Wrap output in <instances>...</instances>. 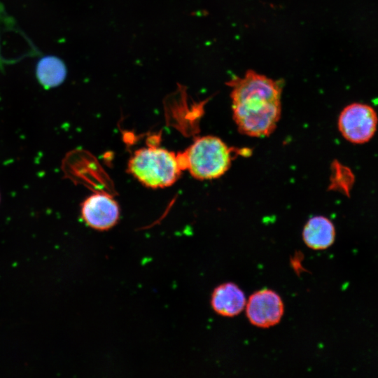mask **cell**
Masks as SVG:
<instances>
[{
    "label": "cell",
    "mask_w": 378,
    "mask_h": 378,
    "mask_svg": "<svg viewBox=\"0 0 378 378\" xmlns=\"http://www.w3.org/2000/svg\"><path fill=\"white\" fill-rule=\"evenodd\" d=\"M127 171L148 188H163L173 185L183 169L177 154L151 146L134 151L129 160Z\"/></svg>",
    "instance_id": "obj_3"
},
{
    "label": "cell",
    "mask_w": 378,
    "mask_h": 378,
    "mask_svg": "<svg viewBox=\"0 0 378 378\" xmlns=\"http://www.w3.org/2000/svg\"><path fill=\"white\" fill-rule=\"evenodd\" d=\"M35 73L39 83L48 89L57 87L64 81L66 69L59 58L48 55L38 61Z\"/></svg>",
    "instance_id": "obj_9"
},
{
    "label": "cell",
    "mask_w": 378,
    "mask_h": 378,
    "mask_svg": "<svg viewBox=\"0 0 378 378\" xmlns=\"http://www.w3.org/2000/svg\"><path fill=\"white\" fill-rule=\"evenodd\" d=\"M80 215L90 227L97 231H106L118 223L120 209L112 197L97 192L83 201L80 206Z\"/></svg>",
    "instance_id": "obj_6"
},
{
    "label": "cell",
    "mask_w": 378,
    "mask_h": 378,
    "mask_svg": "<svg viewBox=\"0 0 378 378\" xmlns=\"http://www.w3.org/2000/svg\"><path fill=\"white\" fill-rule=\"evenodd\" d=\"M226 84L231 88L232 116L239 132L253 137L270 135L281 118V83L248 70Z\"/></svg>",
    "instance_id": "obj_1"
},
{
    "label": "cell",
    "mask_w": 378,
    "mask_h": 378,
    "mask_svg": "<svg viewBox=\"0 0 378 378\" xmlns=\"http://www.w3.org/2000/svg\"><path fill=\"white\" fill-rule=\"evenodd\" d=\"M281 297L274 290L262 289L251 294L246 304L249 322L259 328H269L279 323L284 315Z\"/></svg>",
    "instance_id": "obj_5"
},
{
    "label": "cell",
    "mask_w": 378,
    "mask_h": 378,
    "mask_svg": "<svg viewBox=\"0 0 378 378\" xmlns=\"http://www.w3.org/2000/svg\"><path fill=\"white\" fill-rule=\"evenodd\" d=\"M210 302L213 310L217 314L232 317L243 311L246 307V299L237 285L227 282L214 288Z\"/></svg>",
    "instance_id": "obj_7"
},
{
    "label": "cell",
    "mask_w": 378,
    "mask_h": 378,
    "mask_svg": "<svg viewBox=\"0 0 378 378\" xmlns=\"http://www.w3.org/2000/svg\"><path fill=\"white\" fill-rule=\"evenodd\" d=\"M302 239L307 246L314 250L329 248L335 239V228L332 222L323 216L311 218L304 225Z\"/></svg>",
    "instance_id": "obj_8"
},
{
    "label": "cell",
    "mask_w": 378,
    "mask_h": 378,
    "mask_svg": "<svg viewBox=\"0 0 378 378\" xmlns=\"http://www.w3.org/2000/svg\"><path fill=\"white\" fill-rule=\"evenodd\" d=\"M183 170L196 179L210 180L220 177L230 168L232 149L215 136L197 138L183 153L177 154Z\"/></svg>",
    "instance_id": "obj_2"
},
{
    "label": "cell",
    "mask_w": 378,
    "mask_h": 378,
    "mask_svg": "<svg viewBox=\"0 0 378 378\" xmlns=\"http://www.w3.org/2000/svg\"><path fill=\"white\" fill-rule=\"evenodd\" d=\"M378 125V116L371 106L352 103L341 111L337 120L338 130L349 142L362 144L374 135Z\"/></svg>",
    "instance_id": "obj_4"
}]
</instances>
